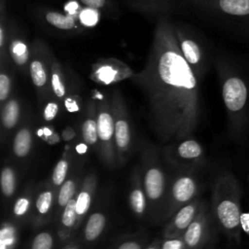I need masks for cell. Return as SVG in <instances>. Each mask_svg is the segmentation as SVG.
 I'll return each mask as SVG.
<instances>
[{"instance_id": "6da1fadb", "label": "cell", "mask_w": 249, "mask_h": 249, "mask_svg": "<svg viewBox=\"0 0 249 249\" xmlns=\"http://www.w3.org/2000/svg\"><path fill=\"white\" fill-rule=\"evenodd\" d=\"M222 97L230 129L236 141H243L249 127V83L237 69L224 64L220 68Z\"/></svg>"}, {"instance_id": "7a4b0ae2", "label": "cell", "mask_w": 249, "mask_h": 249, "mask_svg": "<svg viewBox=\"0 0 249 249\" xmlns=\"http://www.w3.org/2000/svg\"><path fill=\"white\" fill-rule=\"evenodd\" d=\"M242 190L231 174L222 176L214 189V216L223 231L235 242L240 241Z\"/></svg>"}, {"instance_id": "3957f363", "label": "cell", "mask_w": 249, "mask_h": 249, "mask_svg": "<svg viewBox=\"0 0 249 249\" xmlns=\"http://www.w3.org/2000/svg\"><path fill=\"white\" fill-rule=\"evenodd\" d=\"M157 70L160 79L165 85L190 91L196 89V78L190 63L173 50H166L160 54Z\"/></svg>"}, {"instance_id": "277c9868", "label": "cell", "mask_w": 249, "mask_h": 249, "mask_svg": "<svg viewBox=\"0 0 249 249\" xmlns=\"http://www.w3.org/2000/svg\"><path fill=\"white\" fill-rule=\"evenodd\" d=\"M216 11L245 38H249V0H214Z\"/></svg>"}, {"instance_id": "5b68a950", "label": "cell", "mask_w": 249, "mask_h": 249, "mask_svg": "<svg viewBox=\"0 0 249 249\" xmlns=\"http://www.w3.org/2000/svg\"><path fill=\"white\" fill-rule=\"evenodd\" d=\"M145 191L149 198L158 199L163 193V174L158 168H150L144 178Z\"/></svg>"}, {"instance_id": "8992f818", "label": "cell", "mask_w": 249, "mask_h": 249, "mask_svg": "<svg viewBox=\"0 0 249 249\" xmlns=\"http://www.w3.org/2000/svg\"><path fill=\"white\" fill-rule=\"evenodd\" d=\"M196 191L195 181L190 177H181L173 185L172 194L179 202H186L192 198Z\"/></svg>"}, {"instance_id": "52a82bcc", "label": "cell", "mask_w": 249, "mask_h": 249, "mask_svg": "<svg viewBox=\"0 0 249 249\" xmlns=\"http://www.w3.org/2000/svg\"><path fill=\"white\" fill-rule=\"evenodd\" d=\"M205 232V219L201 216L199 219L193 221L187 228L184 239L187 245L191 248L196 247L204 238Z\"/></svg>"}, {"instance_id": "ba28073f", "label": "cell", "mask_w": 249, "mask_h": 249, "mask_svg": "<svg viewBox=\"0 0 249 249\" xmlns=\"http://www.w3.org/2000/svg\"><path fill=\"white\" fill-rule=\"evenodd\" d=\"M32 138L31 133L27 128H21L17 134L14 139L13 150L17 157L23 158L25 157L31 148Z\"/></svg>"}, {"instance_id": "9c48e42d", "label": "cell", "mask_w": 249, "mask_h": 249, "mask_svg": "<svg viewBox=\"0 0 249 249\" xmlns=\"http://www.w3.org/2000/svg\"><path fill=\"white\" fill-rule=\"evenodd\" d=\"M105 217L101 213L92 214L86 225L85 228V237L89 241L96 239L102 232L105 226Z\"/></svg>"}, {"instance_id": "30bf717a", "label": "cell", "mask_w": 249, "mask_h": 249, "mask_svg": "<svg viewBox=\"0 0 249 249\" xmlns=\"http://www.w3.org/2000/svg\"><path fill=\"white\" fill-rule=\"evenodd\" d=\"M96 124L98 137L103 141H109L115 131V125L111 115L106 112L100 113L97 118Z\"/></svg>"}, {"instance_id": "8fae6325", "label": "cell", "mask_w": 249, "mask_h": 249, "mask_svg": "<svg viewBox=\"0 0 249 249\" xmlns=\"http://www.w3.org/2000/svg\"><path fill=\"white\" fill-rule=\"evenodd\" d=\"M184 58L193 65H197L202 58V53L197 43L191 39H186L181 44Z\"/></svg>"}, {"instance_id": "7c38bea8", "label": "cell", "mask_w": 249, "mask_h": 249, "mask_svg": "<svg viewBox=\"0 0 249 249\" xmlns=\"http://www.w3.org/2000/svg\"><path fill=\"white\" fill-rule=\"evenodd\" d=\"M46 19L50 24L63 30L72 29L75 26V18L72 15L64 16L57 12H49L46 15Z\"/></svg>"}, {"instance_id": "4fadbf2b", "label": "cell", "mask_w": 249, "mask_h": 249, "mask_svg": "<svg viewBox=\"0 0 249 249\" xmlns=\"http://www.w3.org/2000/svg\"><path fill=\"white\" fill-rule=\"evenodd\" d=\"M18 115H19V107L18 102L16 100L9 101L5 105L2 113V121H3L4 126L6 128H13L17 124Z\"/></svg>"}, {"instance_id": "5bb4252c", "label": "cell", "mask_w": 249, "mask_h": 249, "mask_svg": "<svg viewBox=\"0 0 249 249\" xmlns=\"http://www.w3.org/2000/svg\"><path fill=\"white\" fill-rule=\"evenodd\" d=\"M196 210V208L194 204H189L187 206H184L175 216L174 224L176 228L180 230L188 228L195 218Z\"/></svg>"}, {"instance_id": "9a60e30c", "label": "cell", "mask_w": 249, "mask_h": 249, "mask_svg": "<svg viewBox=\"0 0 249 249\" xmlns=\"http://www.w3.org/2000/svg\"><path fill=\"white\" fill-rule=\"evenodd\" d=\"M178 154L183 159H197L202 154V148L196 141L187 140L179 145Z\"/></svg>"}, {"instance_id": "2e32d148", "label": "cell", "mask_w": 249, "mask_h": 249, "mask_svg": "<svg viewBox=\"0 0 249 249\" xmlns=\"http://www.w3.org/2000/svg\"><path fill=\"white\" fill-rule=\"evenodd\" d=\"M115 138L117 145L124 149L127 147L130 141L129 126L124 120H119L115 124Z\"/></svg>"}, {"instance_id": "e0dca14e", "label": "cell", "mask_w": 249, "mask_h": 249, "mask_svg": "<svg viewBox=\"0 0 249 249\" xmlns=\"http://www.w3.org/2000/svg\"><path fill=\"white\" fill-rule=\"evenodd\" d=\"M16 187L15 173L10 167H5L1 173V189L6 196H10L14 194Z\"/></svg>"}, {"instance_id": "ac0fdd59", "label": "cell", "mask_w": 249, "mask_h": 249, "mask_svg": "<svg viewBox=\"0 0 249 249\" xmlns=\"http://www.w3.org/2000/svg\"><path fill=\"white\" fill-rule=\"evenodd\" d=\"M82 133L85 142L89 145H93L98 138L96 122L91 119L85 121L82 127Z\"/></svg>"}, {"instance_id": "d6986e66", "label": "cell", "mask_w": 249, "mask_h": 249, "mask_svg": "<svg viewBox=\"0 0 249 249\" xmlns=\"http://www.w3.org/2000/svg\"><path fill=\"white\" fill-rule=\"evenodd\" d=\"M30 75L32 82L37 87H42L47 82V74L42 63L38 60H34L30 65Z\"/></svg>"}, {"instance_id": "ffe728a7", "label": "cell", "mask_w": 249, "mask_h": 249, "mask_svg": "<svg viewBox=\"0 0 249 249\" xmlns=\"http://www.w3.org/2000/svg\"><path fill=\"white\" fill-rule=\"evenodd\" d=\"M77 209H76V199H70L68 203L65 205L62 217H61V222L64 227L66 228H71L76 222L77 218Z\"/></svg>"}, {"instance_id": "44dd1931", "label": "cell", "mask_w": 249, "mask_h": 249, "mask_svg": "<svg viewBox=\"0 0 249 249\" xmlns=\"http://www.w3.org/2000/svg\"><path fill=\"white\" fill-rule=\"evenodd\" d=\"M75 193V184L73 181L68 180L64 182L60 188L58 194V204L60 206H65L70 199H72Z\"/></svg>"}, {"instance_id": "7402d4cb", "label": "cell", "mask_w": 249, "mask_h": 249, "mask_svg": "<svg viewBox=\"0 0 249 249\" xmlns=\"http://www.w3.org/2000/svg\"><path fill=\"white\" fill-rule=\"evenodd\" d=\"M145 196L142 191L139 189L132 191V193L130 194V205L133 211L137 214L143 213V211L145 210Z\"/></svg>"}, {"instance_id": "603a6c76", "label": "cell", "mask_w": 249, "mask_h": 249, "mask_svg": "<svg viewBox=\"0 0 249 249\" xmlns=\"http://www.w3.org/2000/svg\"><path fill=\"white\" fill-rule=\"evenodd\" d=\"M53 243V237L50 233L40 232L34 237L31 249H52Z\"/></svg>"}, {"instance_id": "cb8c5ba5", "label": "cell", "mask_w": 249, "mask_h": 249, "mask_svg": "<svg viewBox=\"0 0 249 249\" xmlns=\"http://www.w3.org/2000/svg\"><path fill=\"white\" fill-rule=\"evenodd\" d=\"M67 170H68V162L64 160H60L53 172V182L54 185L59 186L64 182L65 176L67 174Z\"/></svg>"}, {"instance_id": "d4e9b609", "label": "cell", "mask_w": 249, "mask_h": 249, "mask_svg": "<svg viewBox=\"0 0 249 249\" xmlns=\"http://www.w3.org/2000/svg\"><path fill=\"white\" fill-rule=\"evenodd\" d=\"M52 200H53V195L51 192L46 191L40 194L36 200V207L39 213L46 214L52 205Z\"/></svg>"}, {"instance_id": "484cf974", "label": "cell", "mask_w": 249, "mask_h": 249, "mask_svg": "<svg viewBox=\"0 0 249 249\" xmlns=\"http://www.w3.org/2000/svg\"><path fill=\"white\" fill-rule=\"evenodd\" d=\"M12 52H13V56H14L15 60L18 64H22L26 61V59L28 57V53H27V48L23 43L15 42L13 44Z\"/></svg>"}, {"instance_id": "4316f807", "label": "cell", "mask_w": 249, "mask_h": 249, "mask_svg": "<svg viewBox=\"0 0 249 249\" xmlns=\"http://www.w3.org/2000/svg\"><path fill=\"white\" fill-rule=\"evenodd\" d=\"M90 196L88 192H81L76 199V209L78 215H84L89 208L90 205Z\"/></svg>"}, {"instance_id": "83f0119b", "label": "cell", "mask_w": 249, "mask_h": 249, "mask_svg": "<svg viewBox=\"0 0 249 249\" xmlns=\"http://www.w3.org/2000/svg\"><path fill=\"white\" fill-rule=\"evenodd\" d=\"M80 19L85 25L92 26V25L96 24V22L98 20V14L95 11V9L89 8V9H86L81 12Z\"/></svg>"}, {"instance_id": "f1b7e54d", "label": "cell", "mask_w": 249, "mask_h": 249, "mask_svg": "<svg viewBox=\"0 0 249 249\" xmlns=\"http://www.w3.org/2000/svg\"><path fill=\"white\" fill-rule=\"evenodd\" d=\"M52 87H53L54 94L57 97H62L65 94L64 86H63V84L60 81L59 75L57 73H55V72H53V76H52Z\"/></svg>"}, {"instance_id": "f546056e", "label": "cell", "mask_w": 249, "mask_h": 249, "mask_svg": "<svg viewBox=\"0 0 249 249\" xmlns=\"http://www.w3.org/2000/svg\"><path fill=\"white\" fill-rule=\"evenodd\" d=\"M10 92V79L7 75H0V100L4 101L7 99Z\"/></svg>"}, {"instance_id": "4dcf8cb0", "label": "cell", "mask_w": 249, "mask_h": 249, "mask_svg": "<svg viewBox=\"0 0 249 249\" xmlns=\"http://www.w3.org/2000/svg\"><path fill=\"white\" fill-rule=\"evenodd\" d=\"M97 75L101 81H103L105 83H109L114 79L115 71L113 70V68H111L109 66H102L97 71Z\"/></svg>"}, {"instance_id": "1f68e13d", "label": "cell", "mask_w": 249, "mask_h": 249, "mask_svg": "<svg viewBox=\"0 0 249 249\" xmlns=\"http://www.w3.org/2000/svg\"><path fill=\"white\" fill-rule=\"evenodd\" d=\"M28 206H29V200L26 197H20L15 203L14 212L16 215L21 216L27 211Z\"/></svg>"}, {"instance_id": "d6a6232c", "label": "cell", "mask_w": 249, "mask_h": 249, "mask_svg": "<svg viewBox=\"0 0 249 249\" xmlns=\"http://www.w3.org/2000/svg\"><path fill=\"white\" fill-rule=\"evenodd\" d=\"M57 111H58V106L56 103L54 102H50L46 105L45 107V110H44V118L46 121L50 122V121H53L56 114H57Z\"/></svg>"}, {"instance_id": "836d02e7", "label": "cell", "mask_w": 249, "mask_h": 249, "mask_svg": "<svg viewBox=\"0 0 249 249\" xmlns=\"http://www.w3.org/2000/svg\"><path fill=\"white\" fill-rule=\"evenodd\" d=\"M240 225H241V230L249 236V208L246 211L241 212Z\"/></svg>"}, {"instance_id": "e575fe53", "label": "cell", "mask_w": 249, "mask_h": 249, "mask_svg": "<svg viewBox=\"0 0 249 249\" xmlns=\"http://www.w3.org/2000/svg\"><path fill=\"white\" fill-rule=\"evenodd\" d=\"M182 247H183V243L178 239L166 240L162 244V249H182Z\"/></svg>"}, {"instance_id": "d590c367", "label": "cell", "mask_w": 249, "mask_h": 249, "mask_svg": "<svg viewBox=\"0 0 249 249\" xmlns=\"http://www.w3.org/2000/svg\"><path fill=\"white\" fill-rule=\"evenodd\" d=\"M81 2L91 9L102 8L105 4V0H81Z\"/></svg>"}, {"instance_id": "8d00e7d4", "label": "cell", "mask_w": 249, "mask_h": 249, "mask_svg": "<svg viewBox=\"0 0 249 249\" xmlns=\"http://www.w3.org/2000/svg\"><path fill=\"white\" fill-rule=\"evenodd\" d=\"M118 249H140V245L134 241H127L123 243Z\"/></svg>"}, {"instance_id": "74e56055", "label": "cell", "mask_w": 249, "mask_h": 249, "mask_svg": "<svg viewBox=\"0 0 249 249\" xmlns=\"http://www.w3.org/2000/svg\"><path fill=\"white\" fill-rule=\"evenodd\" d=\"M65 106H66L67 110L70 111V112H75V111H78V110H79V107H78V105L76 104V102H75L74 100L70 99V98H68V99L65 100Z\"/></svg>"}, {"instance_id": "f35d334b", "label": "cell", "mask_w": 249, "mask_h": 249, "mask_svg": "<svg viewBox=\"0 0 249 249\" xmlns=\"http://www.w3.org/2000/svg\"><path fill=\"white\" fill-rule=\"evenodd\" d=\"M78 8H79L78 4H77L76 2H74V1H72V2H69V3H68L66 6H65V10H66V11L69 13V15H72V14H74Z\"/></svg>"}, {"instance_id": "ab89813d", "label": "cell", "mask_w": 249, "mask_h": 249, "mask_svg": "<svg viewBox=\"0 0 249 249\" xmlns=\"http://www.w3.org/2000/svg\"><path fill=\"white\" fill-rule=\"evenodd\" d=\"M88 150V147L85 143H81L79 144L77 147H76V151L79 153V154H85Z\"/></svg>"}, {"instance_id": "60d3db41", "label": "cell", "mask_w": 249, "mask_h": 249, "mask_svg": "<svg viewBox=\"0 0 249 249\" xmlns=\"http://www.w3.org/2000/svg\"><path fill=\"white\" fill-rule=\"evenodd\" d=\"M3 40H4V36H3V29H0V45H3Z\"/></svg>"}, {"instance_id": "b9f144b4", "label": "cell", "mask_w": 249, "mask_h": 249, "mask_svg": "<svg viewBox=\"0 0 249 249\" xmlns=\"http://www.w3.org/2000/svg\"><path fill=\"white\" fill-rule=\"evenodd\" d=\"M43 131H44V133H45V134H47V135H50V134L52 133V132H51V130H50V129H48L47 127H44V128H43Z\"/></svg>"}, {"instance_id": "7bdbcfd3", "label": "cell", "mask_w": 249, "mask_h": 249, "mask_svg": "<svg viewBox=\"0 0 249 249\" xmlns=\"http://www.w3.org/2000/svg\"><path fill=\"white\" fill-rule=\"evenodd\" d=\"M67 249H74V248H67Z\"/></svg>"}, {"instance_id": "ee69618b", "label": "cell", "mask_w": 249, "mask_h": 249, "mask_svg": "<svg viewBox=\"0 0 249 249\" xmlns=\"http://www.w3.org/2000/svg\"><path fill=\"white\" fill-rule=\"evenodd\" d=\"M149 249H155V248H149Z\"/></svg>"}, {"instance_id": "f6af8a7d", "label": "cell", "mask_w": 249, "mask_h": 249, "mask_svg": "<svg viewBox=\"0 0 249 249\" xmlns=\"http://www.w3.org/2000/svg\"><path fill=\"white\" fill-rule=\"evenodd\" d=\"M248 179H249V177H248Z\"/></svg>"}]
</instances>
